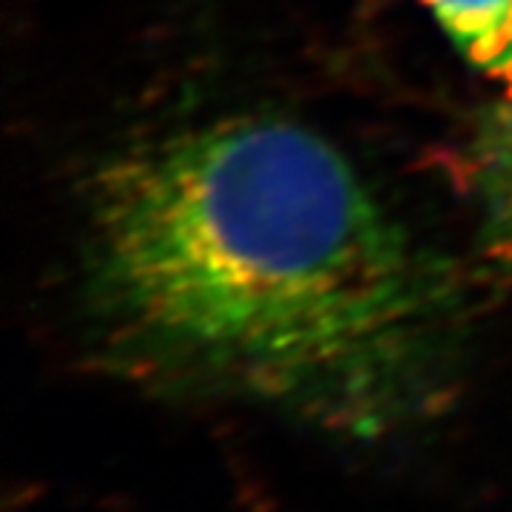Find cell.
<instances>
[{
  "mask_svg": "<svg viewBox=\"0 0 512 512\" xmlns=\"http://www.w3.org/2000/svg\"><path fill=\"white\" fill-rule=\"evenodd\" d=\"M86 305L134 373L382 424L433 387L453 288L311 128L220 117L114 154L86 194Z\"/></svg>",
  "mask_w": 512,
  "mask_h": 512,
  "instance_id": "1",
  "label": "cell"
},
{
  "mask_svg": "<svg viewBox=\"0 0 512 512\" xmlns=\"http://www.w3.org/2000/svg\"><path fill=\"white\" fill-rule=\"evenodd\" d=\"M495 100L481 131V197L493 254L512 271V66L490 80Z\"/></svg>",
  "mask_w": 512,
  "mask_h": 512,
  "instance_id": "2",
  "label": "cell"
},
{
  "mask_svg": "<svg viewBox=\"0 0 512 512\" xmlns=\"http://www.w3.org/2000/svg\"><path fill=\"white\" fill-rule=\"evenodd\" d=\"M473 69L493 80L512 66V0H424Z\"/></svg>",
  "mask_w": 512,
  "mask_h": 512,
  "instance_id": "3",
  "label": "cell"
}]
</instances>
